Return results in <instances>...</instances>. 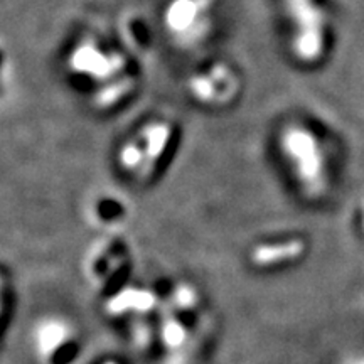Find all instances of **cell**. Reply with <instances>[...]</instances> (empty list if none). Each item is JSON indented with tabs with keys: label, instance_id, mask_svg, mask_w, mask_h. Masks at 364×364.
Masks as SVG:
<instances>
[{
	"label": "cell",
	"instance_id": "cell-1",
	"mask_svg": "<svg viewBox=\"0 0 364 364\" xmlns=\"http://www.w3.org/2000/svg\"><path fill=\"white\" fill-rule=\"evenodd\" d=\"M61 73L73 93L97 115H115L130 107L144 83L140 59L117 36L86 27L68 41Z\"/></svg>",
	"mask_w": 364,
	"mask_h": 364
},
{
	"label": "cell",
	"instance_id": "cell-2",
	"mask_svg": "<svg viewBox=\"0 0 364 364\" xmlns=\"http://www.w3.org/2000/svg\"><path fill=\"white\" fill-rule=\"evenodd\" d=\"M184 132L176 118L150 115L132 127L113 150V167L135 188H150L176 162Z\"/></svg>",
	"mask_w": 364,
	"mask_h": 364
},
{
	"label": "cell",
	"instance_id": "cell-3",
	"mask_svg": "<svg viewBox=\"0 0 364 364\" xmlns=\"http://www.w3.org/2000/svg\"><path fill=\"white\" fill-rule=\"evenodd\" d=\"M154 19L164 43L177 53L198 54L216 36L220 0H161Z\"/></svg>",
	"mask_w": 364,
	"mask_h": 364
},
{
	"label": "cell",
	"instance_id": "cell-4",
	"mask_svg": "<svg viewBox=\"0 0 364 364\" xmlns=\"http://www.w3.org/2000/svg\"><path fill=\"white\" fill-rule=\"evenodd\" d=\"M282 157L299 182L300 189L311 198L327 189V161L318 136L307 127L290 124L279 135Z\"/></svg>",
	"mask_w": 364,
	"mask_h": 364
},
{
	"label": "cell",
	"instance_id": "cell-5",
	"mask_svg": "<svg viewBox=\"0 0 364 364\" xmlns=\"http://www.w3.org/2000/svg\"><path fill=\"white\" fill-rule=\"evenodd\" d=\"M241 78L233 65L223 59H208L193 68L184 78V91L196 107L220 112L231 107L238 98Z\"/></svg>",
	"mask_w": 364,
	"mask_h": 364
},
{
	"label": "cell",
	"instance_id": "cell-6",
	"mask_svg": "<svg viewBox=\"0 0 364 364\" xmlns=\"http://www.w3.org/2000/svg\"><path fill=\"white\" fill-rule=\"evenodd\" d=\"M292 24L294 56L302 63H316L326 51L327 16L317 0H285Z\"/></svg>",
	"mask_w": 364,
	"mask_h": 364
},
{
	"label": "cell",
	"instance_id": "cell-7",
	"mask_svg": "<svg viewBox=\"0 0 364 364\" xmlns=\"http://www.w3.org/2000/svg\"><path fill=\"white\" fill-rule=\"evenodd\" d=\"M157 36L161 34H159L156 19L150 21L145 14L132 11L120 17L117 38L140 61L154 51Z\"/></svg>",
	"mask_w": 364,
	"mask_h": 364
},
{
	"label": "cell",
	"instance_id": "cell-8",
	"mask_svg": "<svg viewBox=\"0 0 364 364\" xmlns=\"http://www.w3.org/2000/svg\"><path fill=\"white\" fill-rule=\"evenodd\" d=\"M88 215L97 221L120 220L127 215V201L124 196L112 188L97 191L88 201Z\"/></svg>",
	"mask_w": 364,
	"mask_h": 364
},
{
	"label": "cell",
	"instance_id": "cell-9",
	"mask_svg": "<svg viewBox=\"0 0 364 364\" xmlns=\"http://www.w3.org/2000/svg\"><path fill=\"white\" fill-rule=\"evenodd\" d=\"M304 252V243L299 240L289 241L284 245H267L253 250L252 260L257 265H273V263L292 260Z\"/></svg>",
	"mask_w": 364,
	"mask_h": 364
},
{
	"label": "cell",
	"instance_id": "cell-10",
	"mask_svg": "<svg viewBox=\"0 0 364 364\" xmlns=\"http://www.w3.org/2000/svg\"><path fill=\"white\" fill-rule=\"evenodd\" d=\"M156 304V297L154 294L145 292V290H134L129 289L125 292L118 294L115 299L108 304V311L112 314H120L134 309V311H149Z\"/></svg>",
	"mask_w": 364,
	"mask_h": 364
},
{
	"label": "cell",
	"instance_id": "cell-11",
	"mask_svg": "<svg viewBox=\"0 0 364 364\" xmlns=\"http://www.w3.org/2000/svg\"><path fill=\"white\" fill-rule=\"evenodd\" d=\"M14 83V56L9 44L0 38V105L11 95Z\"/></svg>",
	"mask_w": 364,
	"mask_h": 364
},
{
	"label": "cell",
	"instance_id": "cell-12",
	"mask_svg": "<svg viewBox=\"0 0 364 364\" xmlns=\"http://www.w3.org/2000/svg\"><path fill=\"white\" fill-rule=\"evenodd\" d=\"M66 326L59 322H48L39 332L38 346L44 354H51L53 349H56L59 344L66 341Z\"/></svg>",
	"mask_w": 364,
	"mask_h": 364
},
{
	"label": "cell",
	"instance_id": "cell-13",
	"mask_svg": "<svg viewBox=\"0 0 364 364\" xmlns=\"http://www.w3.org/2000/svg\"><path fill=\"white\" fill-rule=\"evenodd\" d=\"M164 339L166 343L176 348L179 346L182 341H184V329L177 321H167L166 326H164Z\"/></svg>",
	"mask_w": 364,
	"mask_h": 364
},
{
	"label": "cell",
	"instance_id": "cell-14",
	"mask_svg": "<svg viewBox=\"0 0 364 364\" xmlns=\"http://www.w3.org/2000/svg\"><path fill=\"white\" fill-rule=\"evenodd\" d=\"M354 364H364V359H359V361H356Z\"/></svg>",
	"mask_w": 364,
	"mask_h": 364
},
{
	"label": "cell",
	"instance_id": "cell-15",
	"mask_svg": "<svg viewBox=\"0 0 364 364\" xmlns=\"http://www.w3.org/2000/svg\"><path fill=\"white\" fill-rule=\"evenodd\" d=\"M107 364H117V363H107Z\"/></svg>",
	"mask_w": 364,
	"mask_h": 364
}]
</instances>
